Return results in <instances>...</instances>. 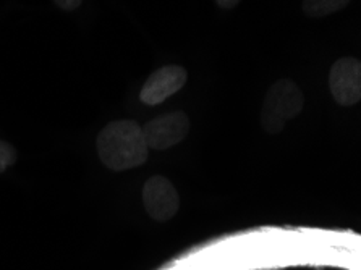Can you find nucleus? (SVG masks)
Instances as JSON below:
<instances>
[{
  "label": "nucleus",
  "mask_w": 361,
  "mask_h": 270,
  "mask_svg": "<svg viewBox=\"0 0 361 270\" xmlns=\"http://www.w3.org/2000/svg\"><path fill=\"white\" fill-rule=\"evenodd\" d=\"M143 201L146 212L157 220V222H166L171 220L178 212L180 197L175 186L166 176L156 175L146 181L143 190Z\"/></svg>",
  "instance_id": "5"
},
{
  "label": "nucleus",
  "mask_w": 361,
  "mask_h": 270,
  "mask_svg": "<svg viewBox=\"0 0 361 270\" xmlns=\"http://www.w3.org/2000/svg\"><path fill=\"white\" fill-rule=\"evenodd\" d=\"M221 7H233V5H237V2H219Z\"/></svg>",
  "instance_id": "10"
},
{
  "label": "nucleus",
  "mask_w": 361,
  "mask_h": 270,
  "mask_svg": "<svg viewBox=\"0 0 361 270\" xmlns=\"http://www.w3.org/2000/svg\"><path fill=\"white\" fill-rule=\"evenodd\" d=\"M305 97L297 82L281 80L267 91L261 110V122L266 131L276 135L283 126L303 110Z\"/></svg>",
  "instance_id": "2"
},
{
  "label": "nucleus",
  "mask_w": 361,
  "mask_h": 270,
  "mask_svg": "<svg viewBox=\"0 0 361 270\" xmlns=\"http://www.w3.org/2000/svg\"><path fill=\"white\" fill-rule=\"evenodd\" d=\"M59 5H60V7H63V8H73V7H76V5H80V2H57Z\"/></svg>",
  "instance_id": "9"
},
{
  "label": "nucleus",
  "mask_w": 361,
  "mask_h": 270,
  "mask_svg": "<svg viewBox=\"0 0 361 270\" xmlns=\"http://www.w3.org/2000/svg\"><path fill=\"white\" fill-rule=\"evenodd\" d=\"M149 147L143 128L131 120L109 123L97 136V152L102 164L114 172H123L145 164Z\"/></svg>",
  "instance_id": "1"
},
{
  "label": "nucleus",
  "mask_w": 361,
  "mask_h": 270,
  "mask_svg": "<svg viewBox=\"0 0 361 270\" xmlns=\"http://www.w3.org/2000/svg\"><path fill=\"white\" fill-rule=\"evenodd\" d=\"M348 5V2H341V0H306L303 2V12L313 18H324L337 10H341Z\"/></svg>",
  "instance_id": "7"
},
{
  "label": "nucleus",
  "mask_w": 361,
  "mask_h": 270,
  "mask_svg": "<svg viewBox=\"0 0 361 270\" xmlns=\"http://www.w3.org/2000/svg\"><path fill=\"white\" fill-rule=\"evenodd\" d=\"M16 161V151L12 145L8 142L0 141V173L4 172L5 168L13 165Z\"/></svg>",
  "instance_id": "8"
},
{
  "label": "nucleus",
  "mask_w": 361,
  "mask_h": 270,
  "mask_svg": "<svg viewBox=\"0 0 361 270\" xmlns=\"http://www.w3.org/2000/svg\"><path fill=\"white\" fill-rule=\"evenodd\" d=\"M329 87L338 106L352 107L361 99V63L353 57L338 59L332 65Z\"/></svg>",
  "instance_id": "3"
},
{
  "label": "nucleus",
  "mask_w": 361,
  "mask_h": 270,
  "mask_svg": "<svg viewBox=\"0 0 361 270\" xmlns=\"http://www.w3.org/2000/svg\"><path fill=\"white\" fill-rule=\"evenodd\" d=\"M187 70L178 65H167L151 73L140 92L141 101L147 106H157L180 91L187 82Z\"/></svg>",
  "instance_id": "6"
},
{
  "label": "nucleus",
  "mask_w": 361,
  "mask_h": 270,
  "mask_svg": "<svg viewBox=\"0 0 361 270\" xmlns=\"http://www.w3.org/2000/svg\"><path fill=\"white\" fill-rule=\"evenodd\" d=\"M190 131V118L188 115L177 110L166 115H161L151 120L143 128V135L147 147L152 149H169L187 137Z\"/></svg>",
  "instance_id": "4"
}]
</instances>
